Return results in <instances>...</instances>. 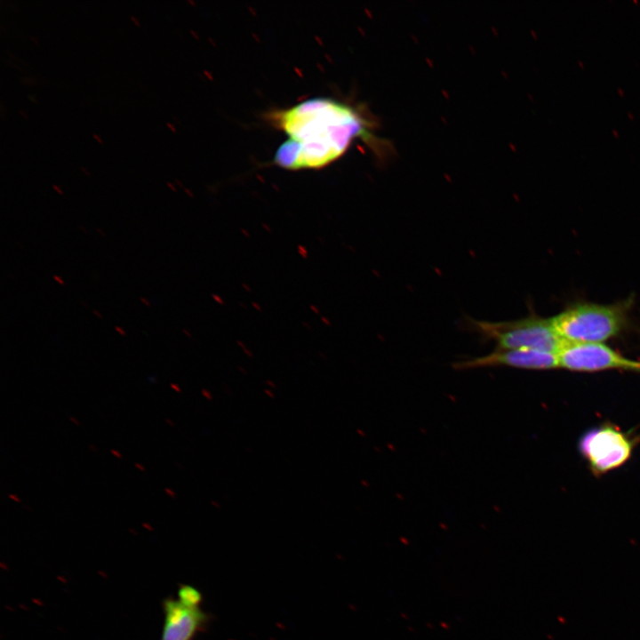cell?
I'll use <instances>...</instances> for the list:
<instances>
[{
  "label": "cell",
  "mask_w": 640,
  "mask_h": 640,
  "mask_svg": "<svg viewBox=\"0 0 640 640\" xmlns=\"http://www.w3.org/2000/svg\"><path fill=\"white\" fill-rule=\"evenodd\" d=\"M178 599L189 606L199 607L202 595L196 588L184 585L178 591Z\"/></svg>",
  "instance_id": "8"
},
{
  "label": "cell",
  "mask_w": 640,
  "mask_h": 640,
  "mask_svg": "<svg viewBox=\"0 0 640 640\" xmlns=\"http://www.w3.org/2000/svg\"><path fill=\"white\" fill-rule=\"evenodd\" d=\"M130 18H131V20H132L137 26L140 25V23H139V21H138V19H137L136 17H134L133 15H131Z\"/></svg>",
  "instance_id": "13"
},
{
  "label": "cell",
  "mask_w": 640,
  "mask_h": 640,
  "mask_svg": "<svg viewBox=\"0 0 640 640\" xmlns=\"http://www.w3.org/2000/svg\"><path fill=\"white\" fill-rule=\"evenodd\" d=\"M559 365L573 372L613 369L640 372V362L623 356L604 343H568L558 351Z\"/></svg>",
  "instance_id": "5"
},
{
  "label": "cell",
  "mask_w": 640,
  "mask_h": 640,
  "mask_svg": "<svg viewBox=\"0 0 640 640\" xmlns=\"http://www.w3.org/2000/svg\"><path fill=\"white\" fill-rule=\"evenodd\" d=\"M164 611L162 640H192L207 621L200 607L189 606L179 599H166Z\"/></svg>",
  "instance_id": "7"
},
{
  "label": "cell",
  "mask_w": 640,
  "mask_h": 640,
  "mask_svg": "<svg viewBox=\"0 0 640 640\" xmlns=\"http://www.w3.org/2000/svg\"><path fill=\"white\" fill-rule=\"evenodd\" d=\"M92 137L98 140V142L102 143V140L100 137H99L97 134L93 133Z\"/></svg>",
  "instance_id": "16"
},
{
  "label": "cell",
  "mask_w": 640,
  "mask_h": 640,
  "mask_svg": "<svg viewBox=\"0 0 640 640\" xmlns=\"http://www.w3.org/2000/svg\"><path fill=\"white\" fill-rule=\"evenodd\" d=\"M53 279L58 282L60 284L64 285L65 282L62 280V278L59 276L54 275Z\"/></svg>",
  "instance_id": "9"
},
{
  "label": "cell",
  "mask_w": 640,
  "mask_h": 640,
  "mask_svg": "<svg viewBox=\"0 0 640 640\" xmlns=\"http://www.w3.org/2000/svg\"><path fill=\"white\" fill-rule=\"evenodd\" d=\"M96 231L100 234L101 236H106V234L103 232V230L100 228H96Z\"/></svg>",
  "instance_id": "14"
},
{
  "label": "cell",
  "mask_w": 640,
  "mask_h": 640,
  "mask_svg": "<svg viewBox=\"0 0 640 640\" xmlns=\"http://www.w3.org/2000/svg\"><path fill=\"white\" fill-rule=\"evenodd\" d=\"M115 330H116V332H119L121 335H123V336H124V335L126 334V333H125V331H124L122 327H120V326H115Z\"/></svg>",
  "instance_id": "10"
},
{
  "label": "cell",
  "mask_w": 640,
  "mask_h": 640,
  "mask_svg": "<svg viewBox=\"0 0 640 640\" xmlns=\"http://www.w3.org/2000/svg\"><path fill=\"white\" fill-rule=\"evenodd\" d=\"M630 300L610 305L581 302L550 317L559 337L568 343H603L621 332Z\"/></svg>",
  "instance_id": "2"
},
{
  "label": "cell",
  "mask_w": 640,
  "mask_h": 640,
  "mask_svg": "<svg viewBox=\"0 0 640 640\" xmlns=\"http://www.w3.org/2000/svg\"><path fill=\"white\" fill-rule=\"evenodd\" d=\"M168 127H170L173 132H175V129L173 128L172 124H171L169 122L166 124Z\"/></svg>",
  "instance_id": "20"
},
{
  "label": "cell",
  "mask_w": 640,
  "mask_h": 640,
  "mask_svg": "<svg viewBox=\"0 0 640 640\" xmlns=\"http://www.w3.org/2000/svg\"><path fill=\"white\" fill-rule=\"evenodd\" d=\"M92 312H93V314H94L95 316H97L98 317L102 318V316H101V314H100L99 311L93 309Z\"/></svg>",
  "instance_id": "17"
},
{
  "label": "cell",
  "mask_w": 640,
  "mask_h": 640,
  "mask_svg": "<svg viewBox=\"0 0 640 640\" xmlns=\"http://www.w3.org/2000/svg\"><path fill=\"white\" fill-rule=\"evenodd\" d=\"M271 120L287 136L274 156V163L286 170L324 167L356 138L377 149L383 144L360 108L331 98L308 99L272 113Z\"/></svg>",
  "instance_id": "1"
},
{
  "label": "cell",
  "mask_w": 640,
  "mask_h": 640,
  "mask_svg": "<svg viewBox=\"0 0 640 640\" xmlns=\"http://www.w3.org/2000/svg\"><path fill=\"white\" fill-rule=\"evenodd\" d=\"M140 300L148 307L150 306V302L144 297H140Z\"/></svg>",
  "instance_id": "12"
},
{
  "label": "cell",
  "mask_w": 640,
  "mask_h": 640,
  "mask_svg": "<svg viewBox=\"0 0 640 640\" xmlns=\"http://www.w3.org/2000/svg\"><path fill=\"white\" fill-rule=\"evenodd\" d=\"M19 112H20L25 118H27V119L28 118V116H26L25 113H24L22 110L20 109Z\"/></svg>",
  "instance_id": "23"
},
{
  "label": "cell",
  "mask_w": 640,
  "mask_h": 640,
  "mask_svg": "<svg viewBox=\"0 0 640 640\" xmlns=\"http://www.w3.org/2000/svg\"><path fill=\"white\" fill-rule=\"evenodd\" d=\"M579 447L593 474L601 476L628 460L633 443L618 428L603 425L585 433L580 440Z\"/></svg>",
  "instance_id": "4"
},
{
  "label": "cell",
  "mask_w": 640,
  "mask_h": 640,
  "mask_svg": "<svg viewBox=\"0 0 640 640\" xmlns=\"http://www.w3.org/2000/svg\"><path fill=\"white\" fill-rule=\"evenodd\" d=\"M52 188L60 195H63V191L60 189V188L59 186L53 184Z\"/></svg>",
  "instance_id": "11"
},
{
  "label": "cell",
  "mask_w": 640,
  "mask_h": 640,
  "mask_svg": "<svg viewBox=\"0 0 640 640\" xmlns=\"http://www.w3.org/2000/svg\"><path fill=\"white\" fill-rule=\"evenodd\" d=\"M463 327L481 341H494L496 349L530 348L558 353L564 341L556 333L550 317L534 313L523 318L492 322L467 316Z\"/></svg>",
  "instance_id": "3"
},
{
  "label": "cell",
  "mask_w": 640,
  "mask_h": 640,
  "mask_svg": "<svg viewBox=\"0 0 640 640\" xmlns=\"http://www.w3.org/2000/svg\"><path fill=\"white\" fill-rule=\"evenodd\" d=\"M111 452H112L113 454H115V456H116V457H118V458H121V455H120L116 451L111 450Z\"/></svg>",
  "instance_id": "18"
},
{
  "label": "cell",
  "mask_w": 640,
  "mask_h": 640,
  "mask_svg": "<svg viewBox=\"0 0 640 640\" xmlns=\"http://www.w3.org/2000/svg\"><path fill=\"white\" fill-rule=\"evenodd\" d=\"M28 97L29 99H31V100L36 101V100L34 99V97H32L31 95H28Z\"/></svg>",
  "instance_id": "24"
},
{
  "label": "cell",
  "mask_w": 640,
  "mask_h": 640,
  "mask_svg": "<svg viewBox=\"0 0 640 640\" xmlns=\"http://www.w3.org/2000/svg\"><path fill=\"white\" fill-rule=\"evenodd\" d=\"M136 467H138L139 468H140V470H144V468H143V467H140L139 464H136Z\"/></svg>",
  "instance_id": "25"
},
{
  "label": "cell",
  "mask_w": 640,
  "mask_h": 640,
  "mask_svg": "<svg viewBox=\"0 0 640 640\" xmlns=\"http://www.w3.org/2000/svg\"><path fill=\"white\" fill-rule=\"evenodd\" d=\"M167 185H168V187L171 188L173 191H175V188H174V187L172 186V184H171L170 182H167Z\"/></svg>",
  "instance_id": "22"
},
{
  "label": "cell",
  "mask_w": 640,
  "mask_h": 640,
  "mask_svg": "<svg viewBox=\"0 0 640 640\" xmlns=\"http://www.w3.org/2000/svg\"><path fill=\"white\" fill-rule=\"evenodd\" d=\"M9 497L12 500H15L16 501H19V499H17L16 496L10 494Z\"/></svg>",
  "instance_id": "19"
},
{
  "label": "cell",
  "mask_w": 640,
  "mask_h": 640,
  "mask_svg": "<svg viewBox=\"0 0 640 640\" xmlns=\"http://www.w3.org/2000/svg\"><path fill=\"white\" fill-rule=\"evenodd\" d=\"M81 304H83L84 307L88 308L87 304H84L83 301H81Z\"/></svg>",
  "instance_id": "26"
},
{
  "label": "cell",
  "mask_w": 640,
  "mask_h": 640,
  "mask_svg": "<svg viewBox=\"0 0 640 640\" xmlns=\"http://www.w3.org/2000/svg\"><path fill=\"white\" fill-rule=\"evenodd\" d=\"M497 366L538 371L560 367L557 353L530 348L495 349L488 355L453 364L457 370Z\"/></svg>",
  "instance_id": "6"
},
{
  "label": "cell",
  "mask_w": 640,
  "mask_h": 640,
  "mask_svg": "<svg viewBox=\"0 0 640 640\" xmlns=\"http://www.w3.org/2000/svg\"><path fill=\"white\" fill-rule=\"evenodd\" d=\"M80 169H81L82 172H83L84 173H85L87 176H90V173H89V172H88V170H87L86 168H84V166H81Z\"/></svg>",
  "instance_id": "15"
},
{
  "label": "cell",
  "mask_w": 640,
  "mask_h": 640,
  "mask_svg": "<svg viewBox=\"0 0 640 640\" xmlns=\"http://www.w3.org/2000/svg\"><path fill=\"white\" fill-rule=\"evenodd\" d=\"M79 229H81L84 233H87L86 228H84V227H83V226H79Z\"/></svg>",
  "instance_id": "21"
}]
</instances>
